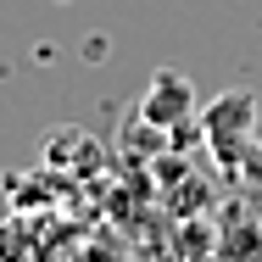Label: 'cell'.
Instances as JSON below:
<instances>
[{"label":"cell","instance_id":"7a4b0ae2","mask_svg":"<svg viewBox=\"0 0 262 262\" xmlns=\"http://www.w3.org/2000/svg\"><path fill=\"white\" fill-rule=\"evenodd\" d=\"M45 167L51 173H95L101 167V140L95 134H84V128H56L45 134Z\"/></svg>","mask_w":262,"mask_h":262},{"label":"cell","instance_id":"3957f363","mask_svg":"<svg viewBox=\"0 0 262 262\" xmlns=\"http://www.w3.org/2000/svg\"><path fill=\"white\" fill-rule=\"evenodd\" d=\"M246 123H251V95H223L207 112V134H212V145H217L223 162H234V140L246 134Z\"/></svg>","mask_w":262,"mask_h":262},{"label":"cell","instance_id":"6da1fadb","mask_svg":"<svg viewBox=\"0 0 262 262\" xmlns=\"http://www.w3.org/2000/svg\"><path fill=\"white\" fill-rule=\"evenodd\" d=\"M190 106H195L190 78H184V73H157V78H151V90H145L140 117H145L151 128H173V123H184V117H190Z\"/></svg>","mask_w":262,"mask_h":262},{"label":"cell","instance_id":"277c9868","mask_svg":"<svg viewBox=\"0 0 262 262\" xmlns=\"http://www.w3.org/2000/svg\"><path fill=\"white\" fill-rule=\"evenodd\" d=\"M0 262H34V234H28L23 217L0 223Z\"/></svg>","mask_w":262,"mask_h":262}]
</instances>
